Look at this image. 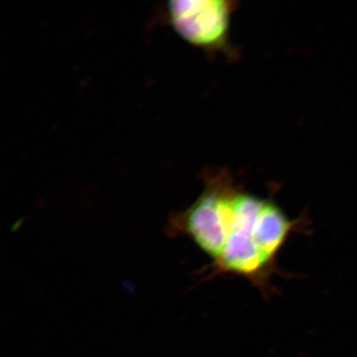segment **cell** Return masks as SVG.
I'll list each match as a JSON object with an SVG mask.
<instances>
[{
  "mask_svg": "<svg viewBox=\"0 0 357 357\" xmlns=\"http://www.w3.org/2000/svg\"><path fill=\"white\" fill-rule=\"evenodd\" d=\"M307 218L291 220L273 198H261L242 189L227 233L225 248L215 261L205 268L207 279L236 275L250 281L266 298L275 290L271 278L281 274L278 254L289 236L305 231Z\"/></svg>",
  "mask_w": 357,
  "mask_h": 357,
  "instance_id": "obj_1",
  "label": "cell"
},
{
  "mask_svg": "<svg viewBox=\"0 0 357 357\" xmlns=\"http://www.w3.org/2000/svg\"><path fill=\"white\" fill-rule=\"evenodd\" d=\"M204 190L190 207L169 218L167 233L185 236L215 261L225 248L241 189L225 171L205 173Z\"/></svg>",
  "mask_w": 357,
  "mask_h": 357,
  "instance_id": "obj_2",
  "label": "cell"
},
{
  "mask_svg": "<svg viewBox=\"0 0 357 357\" xmlns=\"http://www.w3.org/2000/svg\"><path fill=\"white\" fill-rule=\"evenodd\" d=\"M231 10L227 1H178L171 6L178 33L205 48L218 47L225 41Z\"/></svg>",
  "mask_w": 357,
  "mask_h": 357,
  "instance_id": "obj_3",
  "label": "cell"
}]
</instances>
